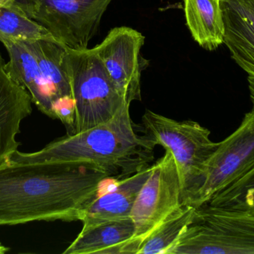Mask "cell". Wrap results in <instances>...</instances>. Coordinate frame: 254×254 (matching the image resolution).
Masks as SVG:
<instances>
[{"instance_id": "6da1fadb", "label": "cell", "mask_w": 254, "mask_h": 254, "mask_svg": "<svg viewBox=\"0 0 254 254\" xmlns=\"http://www.w3.org/2000/svg\"><path fill=\"white\" fill-rule=\"evenodd\" d=\"M109 171L51 162L0 165V226L80 221Z\"/></svg>"}, {"instance_id": "7a4b0ae2", "label": "cell", "mask_w": 254, "mask_h": 254, "mask_svg": "<svg viewBox=\"0 0 254 254\" xmlns=\"http://www.w3.org/2000/svg\"><path fill=\"white\" fill-rule=\"evenodd\" d=\"M127 104L109 122L77 134L61 137L34 153L15 151L7 161L51 162L69 167L109 171L122 169L131 174L148 166L155 146L146 136L137 134Z\"/></svg>"}, {"instance_id": "3957f363", "label": "cell", "mask_w": 254, "mask_h": 254, "mask_svg": "<svg viewBox=\"0 0 254 254\" xmlns=\"http://www.w3.org/2000/svg\"><path fill=\"white\" fill-rule=\"evenodd\" d=\"M146 137L154 146H162L176 161L180 178L182 206H191L204 180L206 164L219 143L210 131L193 121L170 119L146 110L142 117Z\"/></svg>"}, {"instance_id": "277c9868", "label": "cell", "mask_w": 254, "mask_h": 254, "mask_svg": "<svg viewBox=\"0 0 254 254\" xmlns=\"http://www.w3.org/2000/svg\"><path fill=\"white\" fill-rule=\"evenodd\" d=\"M67 62L75 105V134L109 122L129 104L93 49H68Z\"/></svg>"}, {"instance_id": "5b68a950", "label": "cell", "mask_w": 254, "mask_h": 254, "mask_svg": "<svg viewBox=\"0 0 254 254\" xmlns=\"http://www.w3.org/2000/svg\"><path fill=\"white\" fill-rule=\"evenodd\" d=\"M254 254V215L204 204L170 254Z\"/></svg>"}, {"instance_id": "8992f818", "label": "cell", "mask_w": 254, "mask_h": 254, "mask_svg": "<svg viewBox=\"0 0 254 254\" xmlns=\"http://www.w3.org/2000/svg\"><path fill=\"white\" fill-rule=\"evenodd\" d=\"M113 0H12L52 37L73 50L87 49Z\"/></svg>"}, {"instance_id": "52a82bcc", "label": "cell", "mask_w": 254, "mask_h": 254, "mask_svg": "<svg viewBox=\"0 0 254 254\" xmlns=\"http://www.w3.org/2000/svg\"><path fill=\"white\" fill-rule=\"evenodd\" d=\"M254 168V110L246 113L240 126L219 143L207 161L204 180L191 204L198 208L231 186Z\"/></svg>"}, {"instance_id": "ba28073f", "label": "cell", "mask_w": 254, "mask_h": 254, "mask_svg": "<svg viewBox=\"0 0 254 254\" xmlns=\"http://www.w3.org/2000/svg\"><path fill=\"white\" fill-rule=\"evenodd\" d=\"M181 207L179 171L173 155L166 151L164 156L152 165L133 205L131 219L135 227L134 243L140 248L153 230Z\"/></svg>"}, {"instance_id": "9c48e42d", "label": "cell", "mask_w": 254, "mask_h": 254, "mask_svg": "<svg viewBox=\"0 0 254 254\" xmlns=\"http://www.w3.org/2000/svg\"><path fill=\"white\" fill-rule=\"evenodd\" d=\"M145 37L129 27H116L102 43L92 48L127 102L140 100L143 70L140 49Z\"/></svg>"}, {"instance_id": "30bf717a", "label": "cell", "mask_w": 254, "mask_h": 254, "mask_svg": "<svg viewBox=\"0 0 254 254\" xmlns=\"http://www.w3.org/2000/svg\"><path fill=\"white\" fill-rule=\"evenodd\" d=\"M31 103L28 91L7 72L0 52V165L18 150L16 137L21 122L32 112Z\"/></svg>"}, {"instance_id": "8fae6325", "label": "cell", "mask_w": 254, "mask_h": 254, "mask_svg": "<svg viewBox=\"0 0 254 254\" xmlns=\"http://www.w3.org/2000/svg\"><path fill=\"white\" fill-rule=\"evenodd\" d=\"M152 169V165L143 167L121 180L107 193L96 197L80 219L83 223L81 231L106 222L130 219L137 195Z\"/></svg>"}, {"instance_id": "7c38bea8", "label": "cell", "mask_w": 254, "mask_h": 254, "mask_svg": "<svg viewBox=\"0 0 254 254\" xmlns=\"http://www.w3.org/2000/svg\"><path fill=\"white\" fill-rule=\"evenodd\" d=\"M0 42L8 53L7 72L28 91L39 110L55 119L52 95L32 51L25 41L0 38Z\"/></svg>"}, {"instance_id": "4fadbf2b", "label": "cell", "mask_w": 254, "mask_h": 254, "mask_svg": "<svg viewBox=\"0 0 254 254\" xmlns=\"http://www.w3.org/2000/svg\"><path fill=\"white\" fill-rule=\"evenodd\" d=\"M132 219L106 222L81 231L64 254H137Z\"/></svg>"}, {"instance_id": "5bb4252c", "label": "cell", "mask_w": 254, "mask_h": 254, "mask_svg": "<svg viewBox=\"0 0 254 254\" xmlns=\"http://www.w3.org/2000/svg\"><path fill=\"white\" fill-rule=\"evenodd\" d=\"M37 58L53 101L54 113L61 104L74 103L68 73V48L55 39L25 41Z\"/></svg>"}, {"instance_id": "9a60e30c", "label": "cell", "mask_w": 254, "mask_h": 254, "mask_svg": "<svg viewBox=\"0 0 254 254\" xmlns=\"http://www.w3.org/2000/svg\"><path fill=\"white\" fill-rule=\"evenodd\" d=\"M187 25L201 47L213 51L224 43L221 0H183Z\"/></svg>"}, {"instance_id": "2e32d148", "label": "cell", "mask_w": 254, "mask_h": 254, "mask_svg": "<svg viewBox=\"0 0 254 254\" xmlns=\"http://www.w3.org/2000/svg\"><path fill=\"white\" fill-rule=\"evenodd\" d=\"M223 12L224 43L231 58L254 79V31L240 16L221 1Z\"/></svg>"}, {"instance_id": "e0dca14e", "label": "cell", "mask_w": 254, "mask_h": 254, "mask_svg": "<svg viewBox=\"0 0 254 254\" xmlns=\"http://www.w3.org/2000/svg\"><path fill=\"white\" fill-rule=\"evenodd\" d=\"M195 208L182 206L164 219L142 242L137 254H170L193 219Z\"/></svg>"}, {"instance_id": "ac0fdd59", "label": "cell", "mask_w": 254, "mask_h": 254, "mask_svg": "<svg viewBox=\"0 0 254 254\" xmlns=\"http://www.w3.org/2000/svg\"><path fill=\"white\" fill-rule=\"evenodd\" d=\"M0 38L21 41L55 39L12 1L0 7Z\"/></svg>"}, {"instance_id": "d6986e66", "label": "cell", "mask_w": 254, "mask_h": 254, "mask_svg": "<svg viewBox=\"0 0 254 254\" xmlns=\"http://www.w3.org/2000/svg\"><path fill=\"white\" fill-rule=\"evenodd\" d=\"M206 204L254 215V168Z\"/></svg>"}, {"instance_id": "ffe728a7", "label": "cell", "mask_w": 254, "mask_h": 254, "mask_svg": "<svg viewBox=\"0 0 254 254\" xmlns=\"http://www.w3.org/2000/svg\"><path fill=\"white\" fill-rule=\"evenodd\" d=\"M248 81H249V89H250L251 96H254V79H249V78H248Z\"/></svg>"}, {"instance_id": "44dd1931", "label": "cell", "mask_w": 254, "mask_h": 254, "mask_svg": "<svg viewBox=\"0 0 254 254\" xmlns=\"http://www.w3.org/2000/svg\"><path fill=\"white\" fill-rule=\"evenodd\" d=\"M8 251V248L5 247V246H3V245L1 244V243H0V254L7 253Z\"/></svg>"}, {"instance_id": "7402d4cb", "label": "cell", "mask_w": 254, "mask_h": 254, "mask_svg": "<svg viewBox=\"0 0 254 254\" xmlns=\"http://www.w3.org/2000/svg\"><path fill=\"white\" fill-rule=\"evenodd\" d=\"M12 1V0H0V7L1 6L4 5V4H7L9 1Z\"/></svg>"}, {"instance_id": "603a6c76", "label": "cell", "mask_w": 254, "mask_h": 254, "mask_svg": "<svg viewBox=\"0 0 254 254\" xmlns=\"http://www.w3.org/2000/svg\"><path fill=\"white\" fill-rule=\"evenodd\" d=\"M251 98H252V103H253V110H254V96H251Z\"/></svg>"}]
</instances>
